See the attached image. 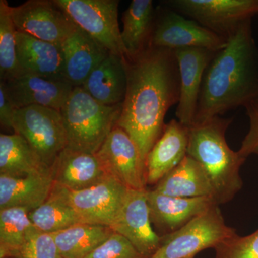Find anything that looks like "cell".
<instances>
[{
	"label": "cell",
	"mask_w": 258,
	"mask_h": 258,
	"mask_svg": "<svg viewBox=\"0 0 258 258\" xmlns=\"http://www.w3.org/2000/svg\"><path fill=\"white\" fill-rule=\"evenodd\" d=\"M17 30L12 17L11 6L0 1V78L7 81L21 76L17 56Z\"/></svg>",
	"instance_id": "cell-29"
},
{
	"label": "cell",
	"mask_w": 258,
	"mask_h": 258,
	"mask_svg": "<svg viewBox=\"0 0 258 258\" xmlns=\"http://www.w3.org/2000/svg\"><path fill=\"white\" fill-rule=\"evenodd\" d=\"M249 118V130L242 141L238 152L247 159L252 154L258 155V95L244 106Z\"/></svg>",
	"instance_id": "cell-33"
},
{
	"label": "cell",
	"mask_w": 258,
	"mask_h": 258,
	"mask_svg": "<svg viewBox=\"0 0 258 258\" xmlns=\"http://www.w3.org/2000/svg\"><path fill=\"white\" fill-rule=\"evenodd\" d=\"M32 223L41 232L55 233L83 223L79 214L70 203L63 188L54 185L47 200L29 213Z\"/></svg>",
	"instance_id": "cell-26"
},
{
	"label": "cell",
	"mask_w": 258,
	"mask_h": 258,
	"mask_svg": "<svg viewBox=\"0 0 258 258\" xmlns=\"http://www.w3.org/2000/svg\"><path fill=\"white\" fill-rule=\"evenodd\" d=\"M50 171L18 134L0 135V175L25 176Z\"/></svg>",
	"instance_id": "cell-25"
},
{
	"label": "cell",
	"mask_w": 258,
	"mask_h": 258,
	"mask_svg": "<svg viewBox=\"0 0 258 258\" xmlns=\"http://www.w3.org/2000/svg\"><path fill=\"white\" fill-rule=\"evenodd\" d=\"M147 201L152 223L160 237L176 232L214 205H218L210 198H174L153 189L147 190Z\"/></svg>",
	"instance_id": "cell-16"
},
{
	"label": "cell",
	"mask_w": 258,
	"mask_h": 258,
	"mask_svg": "<svg viewBox=\"0 0 258 258\" xmlns=\"http://www.w3.org/2000/svg\"><path fill=\"white\" fill-rule=\"evenodd\" d=\"M13 127L15 133L28 142L49 169L67 148L62 114L54 108L30 106L16 109Z\"/></svg>",
	"instance_id": "cell-6"
},
{
	"label": "cell",
	"mask_w": 258,
	"mask_h": 258,
	"mask_svg": "<svg viewBox=\"0 0 258 258\" xmlns=\"http://www.w3.org/2000/svg\"><path fill=\"white\" fill-rule=\"evenodd\" d=\"M54 185L51 170L25 176L0 175V210L21 208L30 213L47 200Z\"/></svg>",
	"instance_id": "cell-21"
},
{
	"label": "cell",
	"mask_w": 258,
	"mask_h": 258,
	"mask_svg": "<svg viewBox=\"0 0 258 258\" xmlns=\"http://www.w3.org/2000/svg\"><path fill=\"white\" fill-rule=\"evenodd\" d=\"M16 108L6 91L4 83H0V124L2 128L13 129Z\"/></svg>",
	"instance_id": "cell-34"
},
{
	"label": "cell",
	"mask_w": 258,
	"mask_h": 258,
	"mask_svg": "<svg viewBox=\"0 0 258 258\" xmlns=\"http://www.w3.org/2000/svg\"><path fill=\"white\" fill-rule=\"evenodd\" d=\"M257 95L258 48L251 20L227 39L207 68L192 125L244 107Z\"/></svg>",
	"instance_id": "cell-2"
},
{
	"label": "cell",
	"mask_w": 258,
	"mask_h": 258,
	"mask_svg": "<svg viewBox=\"0 0 258 258\" xmlns=\"http://www.w3.org/2000/svg\"><path fill=\"white\" fill-rule=\"evenodd\" d=\"M174 52L180 77V98L176 116L180 123L189 127L195 120L205 71L218 51L186 47Z\"/></svg>",
	"instance_id": "cell-14"
},
{
	"label": "cell",
	"mask_w": 258,
	"mask_h": 258,
	"mask_svg": "<svg viewBox=\"0 0 258 258\" xmlns=\"http://www.w3.org/2000/svg\"><path fill=\"white\" fill-rule=\"evenodd\" d=\"M121 111L122 104H102L83 87H75L60 110L68 149L96 154L118 125Z\"/></svg>",
	"instance_id": "cell-4"
},
{
	"label": "cell",
	"mask_w": 258,
	"mask_h": 258,
	"mask_svg": "<svg viewBox=\"0 0 258 258\" xmlns=\"http://www.w3.org/2000/svg\"><path fill=\"white\" fill-rule=\"evenodd\" d=\"M11 13L17 31L60 46L78 28L54 0H28Z\"/></svg>",
	"instance_id": "cell-10"
},
{
	"label": "cell",
	"mask_w": 258,
	"mask_h": 258,
	"mask_svg": "<svg viewBox=\"0 0 258 258\" xmlns=\"http://www.w3.org/2000/svg\"><path fill=\"white\" fill-rule=\"evenodd\" d=\"M124 61L126 93L117 125L133 139L145 164L164 131L166 113L179 103V66L174 50L154 46Z\"/></svg>",
	"instance_id": "cell-1"
},
{
	"label": "cell",
	"mask_w": 258,
	"mask_h": 258,
	"mask_svg": "<svg viewBox=\"0 0 258 258\" xmlns=\"http://www.w3.org/2000/svg\"><path fill=\"white\" fill-rule=\"evenodd\" d=\"M232 118L215 116L189 127L187 155L201 164L221 205L232 201L242 189L240 168L246 159L232 150L225 134Z\"/></svg>",
	"instance_id": "cell-3"
},
{
	"label": "cell",
	"mask_w": 258,
	"mask_h": 258,
	"mask_svg": "<svg viewBox=\"0 0 258 258\" xmlns=\"http://www.w3.org/2000/svg\"><path fill=\"white\" fill-rule=\"evenodd\" d=\"M85 258H148L140 253L125 237L116 232Z\"/></svg>",
	"instance_id": "cell-32"
},
{
	"label": "cell",
	"mask_w": 258,
	"mask_h": 258,
	"mask_svg": "<svg viewBox=\"0 0 258 258\" xmlns=\"http://www.w3.org/2000/svg\"><path fill=\"white\" fill-rule=\"evenodd\" d=\"M76 26L112 54L128 57L118 24V0H54Z\"/></svg>",
	"instance_id": "cell-7"
},
{
	"label": "cell",
	"mask_w": 258,
	"mask_h": 258,
	"mask_svg": "<svg viewBox=\"0 0 258 258\" xmlns=\"http://www.w3.org/2000/svg\"><path fill=\"white\" fill-rule=\"evenodd\" d=\"M96 155L108 175L128 189H147L145 164L137 144L123 128L115 126Z\"/></svg>",
	"instance_id": "cell-11"
},
{
	"label": "cell",
	"mask_w": 258,
	"mask_h": 258,
	"mask_svg": "<svg viewBox=\"0 0 258 258\" xmlns=\"http://www.w3.org/2000/svg\"><path fill=\"white\" fill-rule=\"evenodd\" d=\"M61 47L64 78L74 87H82L93 70L111 53L79 27Z\"/></svg>",
	"instance_id": "cell-19"
},
{
	"label": "cell",
	"mask_w": 258,
	"mask_h": 258,
	"mask_svg": "<svg viewBox=\"0 0 258 258\" xmlns=\"http://www.w3.org/2000/svg\"><path fill=\"white\" fill-rule=\"evenodd\" d=\"M113 232L107 226L80 223L52 235L62 258H85Z\"/></svg>",
	"instance_id": "cell-27"
},
{
	"label": "cell",
	"mask_w": 258,
	"mask_h": 258,
	"mask_svg": "<svg viewBox=\"0 0 258 258\" xmlns=\"http://www.w3.org/2000/svg\"><path fill=\"white\" fill-rule=\"evenodd\" d=\"M189 258H194V257H189Z\"/></svg>",
	"instance_id": "cell-35"
},
{
	"label": "cell",
	"mask_w": 258,
	"mask_h": 258,
	"mask_svg": "<svg viewBox=\"0 0 258 258\" xmlns=\"http://www.w3.org/2000/svg\"><path fill=\"white\" fill-rule=\"evenodd\" d=\"M2 82L16 109L40 106L60 111L75 88L64 80L29 74Z\"/></svg>",
	"instance_id": "cell-15"
},
{
	"label": "cell",
	"mask_w": 258,
	"mask_h": 258,
	"mask_svg": "<svg viewBox=\"0 0 258 258\" xmlns=\"http://www.w3.org/2000/svg\"><path fill=\"white\" fill-rule=\"evenodd\" d=\"M63 189L83 223L110 227L119 214L128 191L111 176L88 189Z\"/></svg>",
	"instance_id": "cell-12"
},
{
	"label": "cell",
	"mask_w": 258,
	"mask_h": 258,
	"mask_svg": "<svg viewBox=\"0 0 258 258\" xmlns=\"http://www.w3.org/2000/svg\"><path fill=\"white\" fill-rule=\"evenodd\" d=\"M235 234V229L226 225L220 206L214 205L179 230L161 236L160 245L151 258L195 257Z\"/></svg>",
	"instance_id": "cell-5"
},
{
	"label": "cell",
	"mask_w": 258,
	"mask_h": 258,
	"mask_svg": "<svg viewBox=\"0 0 258 258\" xmlns=\"http://www.w3.org/2000/svg\"><path fill=\"white\" fill-rule=\"evenodd\" d=\"M16 40L17 56L22 75L66 81L63 53L60 45L18 31Z\"/></svg>",
	"instance_id": "cell-20"
},
{
	"label": "cell",
	"mask_w": 258,
	"mask_h": 258,
	"mask_svg": "<svg viewBox=\"0 0 258 258\" xmlns=\"http://www.w3.org/2000/svg\"><path fill=\"white\" fill-rule=\"evenodd\" d=\"M215 250V258H258V230L246 236L235 234Z\"/></svg>",
	"instance_id": "cell-31"
},
{
	"label": "cell",
	"mask_w": 258,
	"mask_h": 258,
	"mask_svg": "<svg viewBox=\"0 0 258 258\" xmlns=\"http://www.w3.org/2000/svg\"><path fill=\"white\" fill-rule=\"evenodd\" d=\"M9 258H62L53 235L35 229Z\"/></svg>",
	"instance_id": "cell-30"
},
{
	"label": "cell",
	"mask_w": 258,
	"mask_h": 258,
	"mask_svg": "<svg viewBox=\"0 0 258 258\" xmlns=\"http://www.w3.org/2000/svg\"><path fill=\"white\" fill-rule=\"evenodd\" d=\"M226 45L227 40L198 22L161 3L156 8L151 46L173 50L200 47L217 52Z\"/></svg>",
	"instance_id": "cell-9"
},
{
	"label": "cell",
	"mask_w": 258,
	"mask_h": 258,
	"mask_svg": "<svg viewBox=\"0 0 258 258\" xmlns=\"http://www.w3.org/2000/svg\"><path fill=\"white\" fill-rule=\"evenodd\" d=\"M161 4L227 40L258 14V0H166Z\"/></svg>",
	"instance_id": "cell-8"
},
{
	"label": "cell",
	"mask_w": 258,
	"mask_h": 258,
	"mask_svg": "<svg viewBox=\"0 0 258 258\" xmlns=\"http://www.w3.org/2000/svg\"><path fill=\"white\" fill-rule=\"evenodd\" d=\"M156 8L152 0H133L122 16V41L133 57L151 46Z\"/></svg>",
	"instance_id": "cell-24"
},
{
	"label": "cell",
	"mask_w": 258,
	"mask_h": 258,
	"mask_svg": "<svg viewBox=\"0 0 258 258\" xmlns=\"http://www.w3.org/2000/svg\"><path fill=\"white\" fill-rule=\"evenodd\" d=\"M153 190L174 198H210L215 200L213 187L208 174L201 164L188 155L161 179Z\"/></svg>",
	"instance_id": "cell-23"
},
{
	"label": "cell",
	"mask_w": 258,
	"mask_h": 258,
	"mask_svg": "<svg viewBox=\"0 0 258 258\" xmlns=\"http://www.w3.org/2000/svg\"><path fill=\"white\" fill-rule=\"evenodd\" d=\"M112 230L125 237L136 249L148 258L160 245L161 237L154 230L147 201V189H128Z\"/></svg>",
	"instance_id": "cell-13"
},
{
	"label": "cell",
	"mask_w": 258,
	"mask_h": 258,
	"mask_svg": "<svg viewBox=\"0 0 258 258\" xmlns=\"http://www.w3.org/2000/svg\"><path fill=\"white\" fill-rule=\"evenodd\" d=\"M35 229L25 209L0 210V257L9 258Z\"/></svg>",
	"instance_id": "cell-28"
},
{
	"label": "cell",
	"mask_w": 258,
	"mask_h": 258,
	"mask_svg": "<svg viewBox=\"0 0 258 258\" xmlns=\"http://www.w3.org/2000/svg\"><path fill=\"white\" fill-rule=\"evenodd\" d=\"M82 87L102 104H123L127 88L124 57L110 53L93 70Z\"/></svg>",
	"instance_id": "cell-22"
},
{
	"label": "cell",
	"mask_w": 258,
	"mask_h": 258,
	"mask_svg": "<svg viewBox=\"0 0 258 258\" xmlns=\"http://www.w3.org/2000/svg\"><path fill=\"white\" fill-rule=\"evenodd\" d=\"M189 127L172 119L165 124L161 137L145 161L147 185L156 184L187 155Z\"/></svg>",
	"instance_id": "cell-17"
},
{
	"label": "cell",
	"mask_w": 258,
	"mask_h": 258,
	"mask_svg": "<svg viewBox=\"0 0 258 258\" xmlns=\"http://www.w3.org/2000/svg\"><path fill=\"white\" fill-rule=\"evenodd\" d=\"M55 184L78 191L88 189L108 178V174L96 154L66 148L50 169Z\"/></svg>",
	"instance_id": "cell-18"
}]
</instances>
